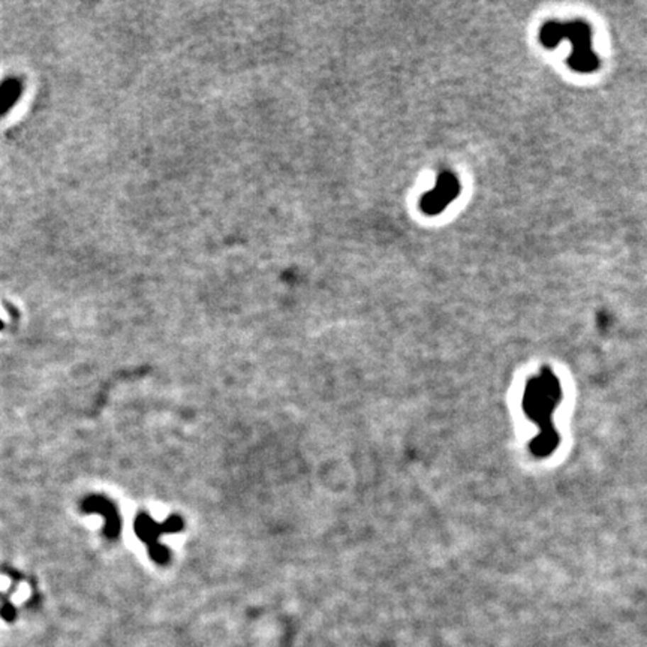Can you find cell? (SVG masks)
I'll list each match as a JSON object with an SVG mask.
<instances>
[{"label": "cell", "mask_w": 647, "mask_h": 647, "mask_svg": "<svg viewBox=\"0 0 647 647\" xmlns=\"http://www.w3.org/2000/svg\"><path fill=\"white\" fill-rule=\"evenodd\" d=\"M563 38H568L574 44V52L570 57V65L580 72H592L598 67V59L590 50V27L585 21H573L565 26L560 23H547L541 31V40L547 47H555Z\"/></svg>", "instance_id": "obj_1"}, {"label": "cell", "mask_w": 647, "mask_h": 647, "mask_svg": "<svg viewBox=\"0 0 647 647\" xmlns=\"http://www.w3.org/2000/svg\"><path fill=\"white\" fill-rule=\"evenodd\" d=\"M562 399V391L558 380L548 370L531 381L526 387L523 407L526 414L535 421L541 431H553L551 414Z\"/></svg>", "instance_id": "obj_2"}, {"label": "cell", "mask_w": 647, "mask_h": 647, "mask_svg": "<svg viewBox=\"0 0 647 647\" xmlns=\"http://www.w3.org/2000/svg\"><path fill=\"white\" fill-rule=\"evenodd\" d=\"M458 192H460V184H458L457 177H454L451 172H443L441 174L435 191H431L423 198V210L428 214H438L443 209H447L448 202L458 197Z\"/></svg>", "instance_id": "obj_3"}, {"label": "cell", "mask_w": 647, "mask_h": 647, "mask_svg": "<svg viewBox=\"0 0 647 647\" xmlns=\"http://www.w3.org/2000/svg\"><path fill=\"white\" fill-rule=\"evenodd\" d=\"M21 94V83L18 79H6L0 86V116H4L16 104Z\"/></svg>", "instance_id": "obj_4"}, {"label": "cell", "mask_w": 647, "mask_h": 647, "mask_svg": "<svg viewBox=\"0 0 647 647\" xmlns=\"http://www.w3.org/2000/svg\"><path fill=\"white\" fill-rule=\"evenodd\" d=\"M558 435H556V431L553 430V431H539V435L533 439L532 442V451L536 454V455H547L550 454L553 450L556 448V445H558Z\"/></svg>", "instance_id": "obj_5"}, {"label": "cell", "mask_w": 647, "mask_h": 647, "mask_svg": "<svg viewBox=\"0 0 647 647\" xmlns=\"http://www.w3.org/2000/svg\"><path fill=\"white\" fill-rule=\"evenodd\" d=\"M83 509L86 511H101L104 512V514H106V512L102 509L101 507V499L99 497H93L90 499V501H87L84 505H83ZM108 519V526H110V528L106 529V533H110L111 536H116L117 532H118V519L116 514H111L110 511H108V516H105Z\"/></svg>", "instance_id": "obj_6"}, {"label": "cell", "mask_w": 647, "mask_h": 647, "mask_svg": "<svg viewBox=\"0 0 647 647\" xmlns=\"http://www.w3.org/2000/svg\"><path fill=\"white\" fill-rule=\"evenodd\" d=\"M2 616L6 619V620H12L13 617H16V609H13V607L9 604V602H5L4 605V609H2Z\"/></svg>", "instance_id": "obj_7"}, {"label": "cell", "mask_w": 647, "mask_h": 647, "mask_svg": "<svg viewBox=\"0 0 647 647\" xmlns=\"http://www.w3.org/2000/svg\"><path fill=\"white\" fill-rule=\"evenodd\" d=\"M2 328H4V322H2V321H0V330H2Z\"/></svg>", "instance_id": "obj_8"}]
</instances>
